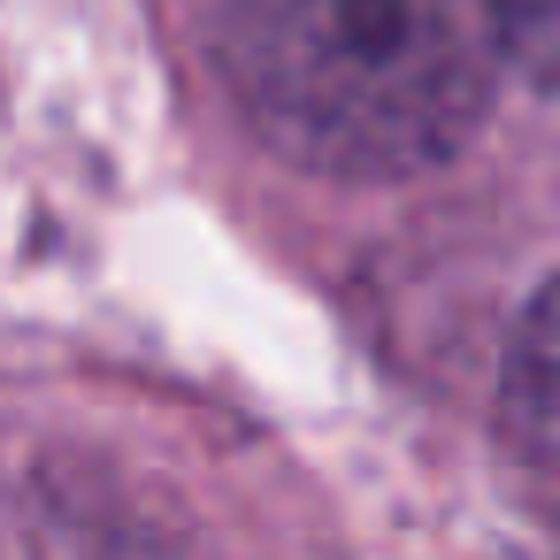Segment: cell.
I'll return each mask as SVG.
<instances>
[{"label":"cell","mask_w":560,"mask_h":560,"mask_svg":"<svg viewBox=\"0 0 560 560\" xmlns=\"http://www.w3.org/2000/svg\"><path fill=\"white\" fill-rule=\"evenodd\" d=\"M499 445L522 491L560 522V284H545L506 346L499 376Z\"/></svg>","instance_id":"obj_2"},{"label":"cell","mask_w":560,"mask_h":560,"mask_svg":"<svg viewBox=\"0 0 560 560\" xmlns=\"http://www.w3.org/2000/svg\"><path fill=\"white\" fill-rule=\"evenodd\" d=\"M499 47L529 85L560 93V0H499Z\"/></svg>","instance_id":"obj_3"},{"label":"cell","mask_w":560,"mask_h":560,"mask_svg":"<svg viewBox=\"0 0 560 560\" xmlns=\"http://www.w3.org/2000/svg\"><path fill=\"white\" fill-rule=\"evenodd\" d=\"M223 62L277 154L407 177L483 124L506 47L499 0H231Z\"/></svg>","instance_id":"obj_1"}]
</instances>
